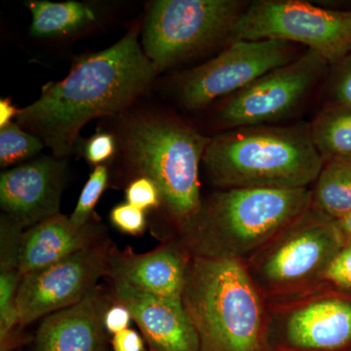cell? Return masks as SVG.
Instances as JSON below:
<instances>
[{
	"label": "cell",
	"mask_w": 351,
	"mask_h": 351,
	"mask_svg": "<svg viewBox=\"0 0 351 351\" xmlns=\"http://www.w3.org/2000/svg\"><path fill=\"white\" fill-rule=\"evenodd\" d=\"M100 233L97 223L89 221L75 226L69 217L62 214L44 219L21 234L18 271L23 277L93 246Z\"/></svg>",
	"instance_id": "9a60e30c"
},
{
	"label": "cell",
	"mask_w": 351,
	"mask_h": 351,
	"mask_svg": "<svg viewBox=\"0 0 351 351\" xmlns=\"http://www.w3.org/2000/svg\"><path fill=\"white\" fill-rule=\"evenodd\" d=\"M110 218L113 226L128 234H141L145 232L147 226L144 210L138 209L127 202L113 207Z\"/></svg>",
	"instance_id": "4316f807"
},
{
	"label": "cell",
	"mask_w": 351,
	"mask_h": 351,
	"mask_svg": "<svg viewBox=\"0 0 351 351\" xmlns=\"http://www.w3.org/2000/svg\"><path fill=\"white\" fill-rule=\"evenodd\" d=\"M19 110L13 105L10 98L0 100V128L8 125L12 121L13 117H17Z\"/></svg>",
	"instance_id": "4dcf8cb0"
},
{
	"label": "cell",
	"mask_w": 351,
	"mask_h": 351,
	"mask_svg": "<svg viewBox=\"0 0 351 351\" xmlns=\"http://www.w3.org/2000/svg\"><path fill=\"white\" fill-rule=\"evenodd\" d=\"M189 263L184 254L173 246L145 254L127 250L110 254L108 276L149 294L182 300Z\"/></svg>",
	"instance_id": "2e32d148"
},
{
	"label": "cell",
	"mask_w": 351,
	"mask_h": 351,
	"mask_svg": "<svg viewBox=\"0 0 351 351\" xmlns=\"http://www.w3.org/2000/svg\"><path fill=\"white\" fill-rule=\"evenodd\" d=\"M202 163L223 189H302L317 181L324 160L311 124L300 123L232 129L211 138Z\"/></svg>",
	"instance_id": "7a4b0ae2"
},
{
	"label": "cell",
	"mask_w": 351,
	"mask_h": 351,
	"mask_svg": "<svg viewBox=\"0 0 351 351\" xmlns=\"http://www.w3.org/2000/svg\"><path fill=\"white\" fill-rule=\"evenodd\" d=\"M332 223L338 230L343 243H351V213L346 215L343 218L334 219Z\"/></svg>",
	"instance_id": "1f68e13d"
},
{
	"label": "cell",
	"mask_w": 351,
	"mask_h": 351,
	"mask_svg": "<svg viewBox=\"0 0 351 351\" xmlns=\"http://www.w3.org/2000/svg\"><path fill=\"white\" fill-rule=\"evenodd\" d=\"M323 276L339 287L351 288V243H346L327 265Z\"/></svg>",
	"instance_id": "83f0119b"
},
{
	"label": "cell",
	"mask_w": 351,
	"mask_h": 351,
	"mask_svg": "<svg viewBox=\"0 0 351 351\" xmlns=\"http://www.w3.org/2000/svg\"><path fill=\"white\" fill-rule=\"evenodd\" d=\"M311 208L332 221L351 213V156L325 161L315 182Z\"/></svg>",
	"instance_id": "d6986e66"
},
{
	"label": "cell",
	"mask_w": 351,
	"mask_h": 351,
	"mask_svg": "<svg viewBox=\"0 0 351 351\" xmlns=\"http://www.w3.org/2000/svg\"><path fill=\"white\" fill-rule=\"evenodd\" d=\"M300 44L330 66L351 53V11L331 10L299 0H258L245 9L232 40Z\"/></svg>",
	"instance_id": "52a82bcc"
},
{
	"label": "cell",
	"mask_w": 351,
	"mask_h": 351,
	"mask_svg": "<svg viewBox=\"0 0 351 351\" xmlns=\"http://www.w3.org/2000/svg\"><path fill=\"white\" fill-rule=\"evenodd\" d=\"M22 276L18 269H0V348L10 351L12 332L20 325L17 293Z\"/></svg>",
	"instance_id": "7402d4cb"
},
{
	"label": "cell",
	"mask_w": 351,
	"mask_h": 351,
	"mask_svg": "<svg viewBox=\"0 0 351 351\" xmlns=\"http://www.w3.org/2000/svg\"><path fill=\"white\" fill-rule=\"evenodd\" d=\"M295 44L280 40H232L206 63L186 73L179 97L189 110H200L233 95L302 54Z\"/></svg>",
	"instance_id": "ba28073f"
},
{
	"label": "cell",
	"mask_w": 351,
	"mask_h": 351,
	"mask_svg": "<svg viewBox=\"0 0 351 351\" xmlns=\"http://www.w3.org/2000/svg\"><path fill=\"white\" fill-rule=\"evenodd\" d=\"M332 219L313 208L269 243L257 262L263 285L286 289L323 276L343 246Z\"/></svg>",
	"instance_id": "30bf717a"
},
{
	"label": "cell",
	"mask_w": 351,
	"mask_h": 351,
	"mask_svg": "<svg viewBox=\"0 0 351 351\" xmlns=\"http://www.w3.org/2000/svg\"><path fill=\"white\" fill-rule=\"evenodd\" d=\"M329 66L306 50L285 66L274 69L232 95L219 110L226 128L263 126L294 113Z\"/></svg>",
	"instance_id": "9c48e42d"
},
{
	"label": "cell",
	"mask_w": 351,
	"mask_h": 351,
	"mask_svg": "<svg viewBox=\"0 0 351 351\" xmlns=\"http://www.w3.org/2000/svg\"><path fill=\"white\" fill-rule=\"evenodd\" d=\"M330 106L351 108V53L334 66L329 84Z\"/></svg>",
	"instance_id": "cb8c5ba5"
},
{
	"label": "cell",
	"mask_w": 351,
	"mask_h": 351,
	"mask_svg": "<svg viewBox=\"0 0 351 351\" xmlns=\"http://www.w3.org/2000/svg\"><path fill=\"white\" fill-rule=\"evenodd\" d=\"M117 301L125 304L144 335L149 351H199L195 327L182 300L149 294L113 280Z\"/></svg>",
	"instance_id": "4fadbf2b"
},
{
	"label": "cell",
	"mask_w": 351,
	"mask_h": 351,
	"mask_svg": "<svg viewBox=\"0 0 351 351\" xmlns=\"http://www.w3.org/2000/svg\"><path fill=\"white\" fill-rule=\"evenodd\" d=\"M138 34L140 25L108 49L76 58L63 80L48 83L38 100L20 108L18 125L66 158L88 122L124 112L152 84L157 73Z\"/></svg>",
	"instance_id": "6da1fadb"
},
{
	"label": "cell",
	"mask_w": 351,
	"mask_h": 351,
	"mask_svg": "<svg viewBox=\"0 0 351 351\" xmlns=\"http://www.w3.org/2000/svg\"><path fill=\"white\" fill-rule=\"evenodd\" d=\"M110 306L96 288L77 304L46 316L36 332V351H103Z\"/></svg>",
	"instance_id": "5bb4252c"
},
{
	"label": "cell",
	"mask_w": 351,
	"mask_h": 351,
	"mask_svg": "<svg viewBox=\"0 0 351 351\" xmlns=\"http://www.w3.org/2000/svg\"><path fill=\"white\" fill-rule=\"evenodd\" d=\"M108 170L106 165L96 166L85 184L75 211L69 217L75 226H83L90 221L95 206L100 199L101 193L107 188Z\"/></svg>",
	"instance_id": "603a6c76"
},
{
	"label": "cell",
	"mask_w": 351,
	"mask_h": 351,
	"mask_svg": "<svg viewBox=\"0 0 351 351\" xmlns=\"http://www.w3.org/2000/svg\"><path fill=\"white\" fill-rule=\"evenodd\" d=\"M66 181V161L43 156L4 171L0 205L9 221L23 230L60 214Z\"/></svg>",
	"instance_id": "7c38bea8"
},
{
	"label": "cell",
	"mask_w": 351,
	"mask_h": 351,
	"mask_svg": "<svg viewBox=\"0 0 351 351\" xmlns=\"http://www.w3.org/2000/svg\"><path fill=\"white\" fill-rule=\"evenodd\" d=\"M291 348L329 351L351 341V302L329 298L300 307L289 315L284 329Z\"/></svg>",
	"instance_id": "e0dca14e"
},
{
	"label": "cell",
	"mask_w": 351,
	"mask_h": 351,
	"mask_svg": "<svg viewBox=\"0 0 351 351\" xmlns=\"http://www.w3.org/2000/svg\"><path fill=\"white\" fill-rule=\"evenodd\" d=\"M117 151V138L106 132L95 134L82 145L83 156L95 166L106 165L108 161L112 160Z\"/></svg>",
	"instance_id": "484cf974"
},
{
	"label": "cell",
	"mask_w": 351,
	"mask_h": 351,
	"mask_svg": "<svg viewBox=\"0 0 351 351\" xmlns=\"http://www.w3.org/2000/svg\"><path fill=\"white\" fill-rule=\"evenodd\" d=\"M110 258L107 248L97 243L23 276L17 293L21 326L85 299L110 274Z\"/></svg>",
	"instance_id": "8fae6325"
},
{
	"label": "cell",
	"mask_w": 351,
	"mask_h": 351,
	"mask_svg": "<svg viewBox=\"0 0 351 351\" xmlns=\"http://www.w3.org/2000/svg\"><path fill=\"white\" fill-rule=\"evenodd\" d=\"M41 138L24 130L17 122L0 128V165L8 167L32 158L43 151Z\"/></svg>",
	"instance_id": "44dd1931"
},
{
	"label": "cell",
	"mask_w": 351,
	"mask_h": 351,
	"mask_svg": "<svg viewBox=\"0 0 351 351\" xmlns=\"http://www.w3.org/2000/svg\"><path fill=\"white\" fill-rule=\"evenodd\" d=\"M182 300L199 351H261L262 304L239 260L195 256Z\"/></svg>",
	"instance_id": "277c9868"
},
{
	"label": "cell",
	"mask_w": 351,
	"mask_h": 351,
	"mask_svg": "<svg viewBox=\"0 0 351 351\" xmlns=\"http://www.w3.org/2000/svg\"><path fill=\"white\" fill-rule=\"evenodd\" d=\"M211 138L186 123L160 114L128 120L122 149L141 177L156 182L162 206L182 226L199 212V166Z\"/></svg>",
	"instance_id": "5b68a950"
},
{
	"label": "cell",
	"mask_w": 351,
	"mask_h": 351,
	"mask_svg": "<svg viewBox=\"0 0 351 351\" xmlns=\"http://www.w3.org/2000/svg\"><path fill=\"white\" fill-rule=\"evenodd\" d=\"M27 6L32 16L31 34L36 38H59L75 34L97 19L91 6L73 0H32L27 2Z\"/></svg>",
	"instance_id": "ac0fdd59"
},
{
	"label": "cell",
	"mask_w": 351,
	"mask_h": 351,
	"mask_svg": "<svg viewBox=\"0 0 351 351\" xmlns=\"http://www.w3.org/2000/svg\"><path fill=\"white\" fill-rule=\"evenodd\" d=\"M311 133L324 162L351 156V108L328 106L311 122Z\"/></svg>",
	"instance_id": "ffe728a7"
},
{
	"label": "cell",
	"mask_w": 351,
	"mask_h": 351,
	"mask_svg": "<svg viewBox=\"0 0 351 351\" xmlns=\"http://www.w3.org/2000/svg\"><path fill=\"white\" fill-rule=\"evenodd\" d=\"M313 191L230 189L203 203L184 228L195 256L237 258L270 243L311 208Z\"/></svg>",
	"instance_id": "3957f363"
},
{
	"label": "cell",
	"mask_w": 351,
	"mask_h": 351,
	"mask_svg": "<svg viewBox=\"0 0 351 351\" xmlns=\"http://www.w3.org/2000/svg\"><path fill=\"white\" fill-rule=\"evenodd\" d=\"M132 319L133 317L128 307L119 302L114 306L108 307L105 314L104 324H105L106 331L112 335L119 334L124 330L129 329Z\"/></svg>",
	"instance_id": "f1b7e54d"
},
{
	"label": "cell",
	"mask_w": 351,
	"mask_h": 351,
	"mask_svg": "<svg viewBox=\"0 0 351 351\" xmlns=\"http://www.w3.org/2000/svg\"><path fill=\"white\" fill-rule=\"evenodd\" d=\"M112 346L113 351H145L144 339L130 328L113 335Z\"/></svg>",
	"instance_id": "f546056e"
},
{
	"label": "cell",
	"mask_w": 351,
	"mask_h": 351,
	"mask_svg": "<svg viewBox=\"0 0 351 351\" xmlns=\"http://www.w3.org/2000/svg\"><path fill=\"white\" fill-rule=\"evenodd\" d=\"M239 0H157L142 29V48L157 73L232 39L247 8Z\"/></svg>",
	"instance_id": "8992f818"
},
{
	"label": "cell",
	"mask_w": 351,
	"mask_h": 351,
	"mask_svg": "<svg viewBox=\"0 0 351 351\" xmlns=\"http://www.w3.org/2000/svg\"><path fill=\"white\" fill-rule=\"evenodd\" d=\"M125 196L127 203L144 211L162 204L158 186L147 177H138L131 182L127 186Z\"/></svg>",
	"instance_id": "d4e9b609"
}]
</instances>
